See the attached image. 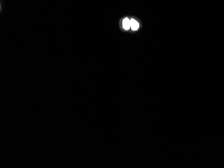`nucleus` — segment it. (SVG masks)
<instances>
[{
	"label": "nucleus",
	"mask_w": 224,
	"mask_h": 168,
	"mask_svg": "<svg viewBox=\"0 0 224 168\" xmlns=\"http://www.w3.org/2000/svg\"><path fill=\"white\" fill-rule=\"evenodd\" d=\"M130 25H131V28L132 30L134 31H136V30H138L139 28V24L138 22L135 20L134 19H131L130 20Z\"/></svg>",
	"instance_id": "obj_2"
},
{
	"label": "nucleus",
	"mask_w": 224,
	"mask_h": 168,
	"mask_svg": "<svg viewBox=\"0 0 224 168\" xmlns=\"http://www.w3.org/2000/svg\"><path fill=\"white\" fill-rule=\"evenodd\" d=\"M122 25H123V28L126 30H128L129 28H131L130 20L128 18V17H126L125 19H124L123 22H122Z\"/></svg>",
	"instance_id": "obj_1"
}]
</instances>
